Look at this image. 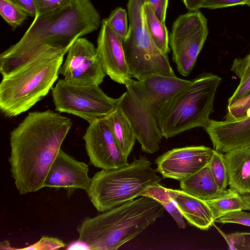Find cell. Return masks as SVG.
<instances>
[{
    "instance_id": "8",
    "label": "cell",
    "mask_w": 250,
    "mask_h": 250,
    "mask_svg": "<svg viewBox=\"0 0 250 250\" xmlns=\"http://www.w3.org/2000/svg\"><path fill=\"white\" fill-rule=\"evenodd\" d=\"M147 0H128L129 32L123 42L132 77L140 80L151 75L175 77L167 55L155 45L146 28L144 5Z\"/></svg>"
},
{
    "instance_id": "20",
    "label": "cell",
    "mask_w": 250,
    "mask_h": 250,
    "mask_svg": "<svg viewBox=\"0 0 250 250\" xmlns=\"http://www.w3.org/2000/svg\"><path fill=\"white\" fill-rule=\"evenodd\" d=\"M107 117L119 148L128 157L136 140L132 125L117 105Z\"/></svg>"
},
{
    "instance_id": "17",
    "label": "cell",
    "mask_w": 250,
    "mask_h": 250,
    "mask_svg": "<svg viewBox=\"0 0 250 250\" xmlns=\"http://www.w3.org/2000/svg\"><path fill=\"white\" fill-rule=\"evenodd\" d=\"M176 202L183 217L188 223L201 230H208L214 223L212 211L206 201L182 190L166 188Z\"/></svg>"
},
{
    "instance_id": "31",
    "label": "cell",
    "mask_w": 250,
    "mask_h": 250,
    "mask_svg": "<svg viewBox=\"0 0 250 250\" xmlns=\"http://www.w3.org/2000/svg\"><path fill=\"white\" fill-rule=\"evenodd\" d=\"M250 93V68L240 78L236 89L228 100V107L247 96Z\"/></svg>"
},
{
    "instance_id": "13",
    "label": "cell",
    "mask_w": 250,
    "mask_h": 250,
    "mask_svg": "<svg viewBox=\"0 0 250 250\" xmlns=\"http://www.w3.org/2000/svg\"><path fill=\"white\" fill-rule=\"evenodd\" d=\"M213 150L203 146L173 148L156 159L155 170L164 178L180 181L207 166Z\"/></svg>"
},
{
    "instance_id": "7",
    "label": "cell",
    "mask_w": 250,
    "mask_h": 250,
    "mask_svg": "<svg viewBox=\"0 0 250 250\" xmlns=\"http://www.w3.org/2000/svg\"><path fill=\"white\" fill-rule=\"evenodd\" d=\"M156 172L146 156H140L125 166L96 172L86 192L94 208L103 212L143 196L161 181Z\"/></svg>"
},
{
    "instance_id": "24",
    "label": "cell",
    "mask_w": 250,
    "mask_h": 250,
    "mask_svg": "<svg viewBox=\"0 0 250 250\" xmlns=\"http://www.w3.org/2000/svg\"><path fill=\"white\" fill-rule=\"evenodd\" d=\"M208 165L219 189L222 191L226 190L229 185V177L223 153L214 149Z\"/></svg>"
},
{
    "instance_id": "19",
    "label": "cell",
    "mask_w": 250,
    "mask_h": 250,
    "mask_svg": "<svg viewBox=\"0 0 250 250\" xmlns=\"http://www.w3.org/2000/svg\"><path fill=\"white\" fill-rule=\"evenodd\" d=\"M182 190L204 201H208L221 196V191L208 165L191 175L180 181Z\"/></svg>"
},
{
    "instance_id": "10",
    "label": "cell",
    "mask_w": 250,
    "mask_h": 250,
    "mask_svg": "<svg viewBox=\"0 0 250 250\" xmlns=\"http://www.w3.org/2000/svg\"><path fill=\"white\" fill-rule=\"evenodd\" d=\"M208 33L207 20L199 10L179 16L173 23L169 43L177 70L189 74Z\"/></svg>"
},
{
    "instance_id": "35",
    "label": "cell",
    "mask_w": 250,
    "mask_h": 250,
    "mask_svg": "<svg viewBox=\"0 0 250 250\" xmlns=\"http://www.w3.org/2000/svg\"><path fill=\"white\" fill-rule=\"evenodd\" d=\"M10 0L22 9L29 16H35L36 11L34 0Z\"/></svg>"
},
{
    "instance_id": "36",
    "label": "cell",
    "mask_w": 250,
    "mask_h": 250,
    "mask_svg": "<svg viewBox=\"0 0 250 250\" xmlns=\"http://www.w3.org/2000/svg\"><path fill=\"white\" fill-rule=\"evenodd\" d=\"M70 249H85L89 250L88 246L82 241L78 240L77 241L74 242L68 246L67 248Z\"/></svg>"
},
{
    "instance_id": "1",
    "label": "cell",
    "mask_w": 250,
    "mask_h": 250,
    "mask_svg": "<svg viewBox=\"0 0 250 250\" xmlns=\"http://www.w3.org/2000/svg\"><path fill=\"white\" fill-rule=\"evenodd\" d=\"M34 18L21 39L0 54L2 77L42 54L67 53L77 39L96 30L102 22L100 14L90 0H73Z\"/></svg>"
},
{
    "instance_id": "30",
    "label": "cell",
    "mask_w": 250,
    "mask_h": 250,
    "mask_svg": "<svg viewBox=\"0 0 250 250\" xmlns=\"http://www.w3.org/2000/svg\"><path fill=\"white\" fill-rule=\"evenodd\" d=\"M250 108V93L244 98L228 107V112L225 120H236L244 116Z\"/></svg>"
},
{
    "instance_id": "25",
    "label": "cell",
    "mask_w": 250,
    "mask_h": 250,
    "mask_svg": "<svg viewBox=\"0 0 250 250\" xmlns=\"http://www.w3.org/2000/svg\"><path fill=\"white\" fill-rule=\"evenodd\" d=\"M0 14L13 30L21 25L29 16L10 0H0Z\"/></svg>"
},
{
    "instance_id": "9",
    "label": "cell",
    "mask_w": 250,
    "mask_h": 250,
    "mask_svg": "<svg viewBox=\"0 0 250 250\" xmlns=\"http://www.w3.org/2000/svg\"><path fill=\"white\" fill-rule=\"evenodd\" d=\"M55 110L79 117L89 124L107 116L118 99L107 96L97 84H81L60 79L52 89Z\"/></svg>"
},
{
    "instance_id": "5",
    "label": "cell",
    "mask_w": 250,
    "mask_h": 250,
    "mask_svg": "<svg viewBox=\"0 0 250 250\" xmlns=\"http://www.w3.org/2000/svg\"><path fill=\"white\" fill-rule=\"evenodd\" d=\"M66 54H42L2 77L0 83V109L3 116L16 117L46 96L58 78Z\"/></svg>"
},
{
    "instance_id": "33",
    "label": "cell",
    "mask_w": 250,
    "mask_h": 250,
    "mask_svg": "<svg viewBox=\"0 0 250 250\" xmlns=\"http://www.w3.org/2000/svg\"><path fill=\"white\" fill-rule=\"evenodd\" d=\"M250 68V53L244 58L235 59L230 70L240 79Z\"/></svg>"
},
{
    "instance_id": "22",
    "label": "cell",
    "mask_w": 250,
    "mask_h": 250,
    "mask_svg": "<svg viewBox=\"0 0 250 250\" xmlns=\"http://www.w3.org/2000/svg\"><path fill=\"white\" fill-rule=\"evenodd\" d=\"M144 12L146 28L151 40L162 53L167 55L170 48L165 22L158 19L147 1L144 5Z\"/></svg>"
},
{
    "instance_id": "28",
    "label": "cell",
    "mask_w": 250,
    "mask_h": 250,
    "mask_svg": "<svg viewBox=\"0 0 250 250\" xmlns=\"http://www.w3.org/2000/svg\"><path fill=\"white\" fill-rule=\"evenodd\" d=\"M65 243L61 239L53 237L46 236H42L41 239L35 243L19 250H51L64 248Z\"/></svg>"
},
{
    "instance_id": "29",
    "label": "cell",
    "mask_w": 250,
    "mask_h": 250,
    "mask_svg": "<svg viewBox=\"0 0 250 250\" xmlns=\"http://www.w3.org/2000/svg\"><path fill=\"white\" fill-rule=\"evenodd\" d=\"M238 210L234 211L216 219L214 222L221 224H237L250 227V212Z\"/></svg>"
},
{
    "instance_id": "40",
    "label": "cell",
    "mask_w": 250,
    "mask_h": 250,
    "mask_svg": "<svg viewBox=\"0 0 250 250\" xmlns=\"http://www.w3.org/2000/svg\"><path fill=\"white\" fill-rule=\"evenodd\" d=\"M246 5H248V6H249L250 7V0L248 2H247L246 3Z\"/></svg>"
},
{
    "instance_id": "16",
    "label": "cell",
    "mask_w": 250,
    "mask_h": 250,
    "mask_svg": "<svg viewBox=\"0 0 250 250\" xmlns=\"http://www.w3.org/2000/svg\"><path fill=\"white\" fill-rule=\"evenodd\" d=\"M204 129L214 149L222 153L250 146V108L242 118L218 121L209 119Z\"/></svg>"
},
{
    "instance_id": "34",
    "label": "cell",
    "mask_w": 250,
    "mask_h": 250,
    "mask_svg": "<svg viewBox=\"0 0 250 250\" xmlns=\"http://www.w3.org/2000/svg\"><path fill=\"white\" fill-rule=\"evenodd\" d=\"M168 0H147L154 13L162 22H165Z\"/></svg>"
},
{
    "instance_id": "15",
    "label": "cell",
    "mask_w": 250,
    "mask_h": 250,
    "mask_svg": "<svg viewBox=\"0 0 250 250\" xmlns=\"http://www.w3.org/2000/svg\"><path fill=\"white\" fill-rule=\"evenodd\" d=\"M88 171L87 164L76 160L61 149L46 176L43 188H64L68 197L77 189L86 191L91 182Z\"/></svg>"
},
{
    "instance_id": "14",
    "label": "cell",
    "mask_w": 250,
    "mask_h": 250,
    "mask_svg": "<svg viewBox=\"0 0 250 250\" xmlns=\"http://www.w3.org/2000/svg\"><path fill=\"white\" fill-rule=\"evenodd\" d=\"M96 52L106 75L123 84L131 79L123 41L110 28L105 19L102 21Z\"/></svg>"
},
{
    "instance_id": "38",
    "label": "cell",
    "mask_w": 250,
    "mask_h": 250,
    "mask_svg": "<svg viewBox=\"0 0 250 250\" xmlns=\"http://www.w3.org/2000/svg\"><path fill=\"white\" fill-rule=\"evenodd\" d=\"M184 5L187 8L195 0H182Z\"/></svg>"
},
{
    "instance_id": "12",
    "label": "cell",
    "mask_w": 250,
    "mask_h": 250,
    "mask_svg": "<svg viewBox=\"0 0 250 250\" xmlns=\"http://www.w3.org/2000/svg\"><path fill=\"white\" fill-rule=\"evenodd\" d=\"M65 80L76 84L100 85L106 75L94 44L79 38L71 45L59 70Z\"/></svg>"
},
{
    "instance_id": "32",
    "label": "cell",
    "mask_w": 250,
    "mask_h": 250,
    "mask_svg": "<svg viewBox=\"0 0 250 250\" xmlns=\"http://www.w3.org/2000/svg\"><path fill=\"white\" fill-rule=\"evenodd\" d=\"M73 0H34L36 14H42L64 6Z\"/></svg>"
},
{
    "instance_id": "11",
    "label": "cell",
    "mask_w": 250,
    "mask_h": 250,
    "mask_svg": "<svg viewBox=\"0 0 250 250\" xmlns=\"http://www.w3.org/2000/svg\"><path fill=\"white\" fill-rule=\"evenodd\" d=\"M83 139L89 161L95 167L108 169L128 164L127 157L114 138L107 116L89 123Z\"/></svg>"
},
{
    "instance_id": "37",
    "label": "cell",
    "mask_w": 250,
    "mask_h": 250,
    "mask_svg": "<svg viewBox=\"0 0 250 250\" xmlns=\"http://www.w3.org/2000/svg\"><path fill=\"white\" fill-rule=\"evenodd\" d=\"M238 250H250V232H245V241Z\"/></svg>"
},
{
    "instance_id": "6",
    "label": "cell",
    "mask_w": 250,
    "mask_h": 250,
    "mask_svg": "<svg viewBox=\"0 0 250 250\" xmlns=\"http://www.w3.org/2000/svg\"><path fill=\"white\" fill-rule=\"evenodd\" d=\"M221 78L203 73L167 102L159 111V129L166 139L195 127L204 128L213 112V102Z\"/></svg>"
},
{
    "instance_id": "26",
    "label": "cell",
    "mask_w": 250,
    "mask_h": 250,
    "mask_svg": "<svg viewBox=\"0 0 250 250\" xmlns=\"http://www.w3.org/2000/svg\"><path fill=\"white\" fill-rule=\"evenodd\" d=\"M105 20L112 30L123 42L125 41L129 32L126 11L121 7H117Z\"/></svg>"
},
{
    "instance_id": "39",
    "label": "cell",
    "mask_w": 250,
    "mask_h": 250,
    "mask_svg": "<svg viewBox=\"0 0 250 250\" xmlns=\"http://www.w3.org/2000/svg\"><path fill=\"white\" fill-rule=\"evenodd\" d=\"M242 197L245 201L247 203L250 208V194L242 195Z\"/></svg>"
},
{
    "instance_id": "23",
    "label": "cell",
    "mask_w": 250,
    "mask_h": 250,
    "mask_svg": "<svg viewBox=\"0 0 250 250\" xmlns=\"http://www.w3.org/2000/svg\"><path fill=\"white\" fill-rule=\"evenodd\" d=\"M143 196L152 198L158 202L174 219L179 228H186L184 217L176 202L167 192L166 188L157 183L148 188Z\"/></svg>"
},
{
    "instance_id": "4",
    "label": "cell",
    "mask_w": 250,
    "mask_h": 250,
    "mask_svg": "<svg viewBox=\"0 0 250 250\" xmlns=\"http://www.w3.org/2000/svg\"><path fill=\"white\" fill-rule=\"evenodd\" d=\"M154 199L141 196L93 217L77 227L78 240L90 250H116L141 233L164 214Z\"/></svg>"
},
{
    "instance_id": "21",
    "label": "cell",
    "mask_w": 250,
    "mask_h": 250,
    "mask_svg": "<svg viewBox=\"0 0 250 250\" xmlns=\"http://www.w3.org/2000/svg\"><path fill=\"white\" fill-rule=\"evenodd\" d=\"M206 202L212 211L214 221L217 218L234 211L250 210L242 195L230 188L225 190L218 197Z\"/></svg>"
},
{
    "instance_id": "18",
    "label": "cell",
    "mask_w": 250,
    "mask_h": 250,
    "mask_svg": "<svg viewBox=\"0 0 250 250\" xmlns=\"http://www.w3.org/2000/svg\"><path fill=\"white\" fill-rule=\"evenodd\" d=\"M229 185L241 195L250 194V146L224 154Z\"/></svg>"
},
{
    "instance_id": "3",
    "label": "cell",
    "mask_w": 250,
    "mask_h": 250,
    "mask_svg": "<svg viewBox=\"0 0 250 250\" xmlns=\"http://www.w3.org/2000/svg\"><path fill=\"white\" fill-rule=\"evenodd\" d=\"M191 81L176 76L151 75L140 80L130 79L125 84L126 91L118 98L117 106L134 129L142 150L154 153L163 138L157 116L162 106Z\"/></svg>"
},
{
    "instance_id": "27",
    "label": "cell",
    "mask_w": 250,
    "mask_h": 250,
    "mask_svg": "<svg viewBox=\"0 0 250 250\" xmlns=\"http://www.w3.org/2000/svg\"><path fill=\"white\" fill-rule=\"evenodd\" d=\"M250 0H195L187 9L189 11L199 10L202 8L215 9L235 5H246Z\"/></svg>"
},
{
    "instance_id": "2",
    "label": "cell",
    "mask_w": 250,
    "mask_h": 250,
    "mask_svg": "<svg viewBox=\"0 0 250 250\" xmlns=\"http://www.w3.org/2000/svg\"><path fill=\"white\" fill-rule=\"evenodd\" d=\"M72 125L69 118L48 109L29 112L11 132L9 163L21 195L43 188L48 172Z\"/></svg>"
}]
</instances>
